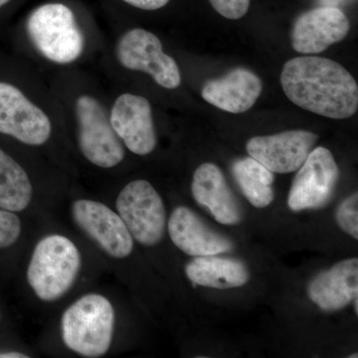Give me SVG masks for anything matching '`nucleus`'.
Listing matches in <instances>:
<instances>
[{
	"mask_svg": "<svg viewBox=\"0 0 358 358\" xmlns=\"http://www.w3.org/2000/svg\"><path fill=\"white\" fill-rule=\"evenodd\" d=\"M55 96L65 134L88 166L112 171L124 164L127 152L110 120L102 77L89 68L45 75Z\"/></svg>",
	"mask_w": 358,
	"mask_h": 358,
	"instance_id": "1",
	"label": "nucleus"
},
{
	"mask_svg": "<svg viewBox=\"0 0 358 358\" xmlns=\"http://www.w3.org/2000/svg\"><path fill=\"white\" fill-rule=\"evenodd\" d=\"M106 39V32L61 1L33 8L15 32L20 57L44 75L96 65Z\"/></svg>",
	"mask_w": 358,
	"mask_h": 358,
	"instance_id": "2",
	"label": "nucleus"
},
{
	"mask_svg": "<svg viewBox=\"0 0 358 358\" xmlns=\"http://www.w3.org/2000/svg\"><path fill=\"white\" fill-rule=\"evenodd\" d=\"M0 70V136L32 150L67 140L62 115L46 76L21 57Z\"/></svg>",
	"mask_w": 358,
	"mask_h": 358,
	"instance_id": "3",
	"label": "nucleus"
},
{
	"mask_svg": "<svg viewBox=\"0 0 358 358\" xmlns=\"http://www.w3.org/2000/svg\"><path fill=\"white\" fill-rule=\"evenodd\" d=\"M281 84L291 102L313 114L345 120L357 112V81L343 66L331 59H291L282 68Z\"/></svg>",
	"mask_w": 358,
	"mask_h": 358,
	"instance_id": "4",
	"label": "nucleus"
},
{
	"mask_svg": "<svg viewBox=\"0 0 358 358\" xmlns=\"http://www.w3.org/2000/svg\"><path fill=\"white\" fill-rule=\"evenodd\" d=\"M106 46L96 67L103 79L124 81L143 75L162 90L174 91L182 84L180 68L164 50L155 32L140 26L106 32Z\"/></svg>",
	"mask_w": 358,
	"mask_h": 358,
	"instance_id": "5",
	"label": "nucleus"
},
{
	"mask_svg": "<svg viewBox=\"0 0 358 358\" xmlns=\"http://www.w3.org/2000/svg\"><path fill=\"white\" fill-rule=\"evenodd\" d=\"M115 322V308L109 299L100 294H85L63 313V343L81 357H103L112 346Z\"/></svg>",
	"mask_w": 358,
	"mask_h": 358,
	"instance_id": "6",
	"label": "nucleus"
},
{
	"mask_svg": "<svg viewBox=\"0 0 358 358\" xmlns=\"http://www.w3.org/2000/svg\"><path fill=\"white\" fill-rule=\"evenodd\" d=\"M82 267V256L69 238L47 235L33 250L28 265V285L42 301L60 300L74 286Z\"/></svg>",
	"mask_w": 358,
	"mask_h": 358,
	"instance_id": "7",
	"label": "nucleus"
},
{
	"mask_svg": "<svg viewBox=\"0 0 358 358\" xmlns=\"http://www.w3.org/2000/svg\"><path fill=\"white\" fill-rule=\"evenodd\" d=\"M103 79V78H102ZM113 129L127 152L152 155L157 147L155 109L147 96L126 84L103 79Z\"/></svg>",
	"mask_w": 358,
	"mask_h": 358,
	"instance_id": "8",
	"label": "nucleus"
},
{
	"mask_svg": "<svg viewBox=\"0 0 358 358\" xmlns=\"http://www.w3.org/2000/svg\"><path fill=\"white\" fill-rule=\"evenodd\" d=\"M115 208L131 237L143 246L162 241L166 228L164 200L155 186L145 179H134L122 188Z\"/></svg>",
	"mask_w": 358,
	"mask_h": 358,
	"instance_id": "9",
	"label": "nucleus"
},
{
	"mask_svg": "<svg viewBox=\"0 0 358 358\" xmlns=\"http://www.w3.org/2000/svg\"><path fill=\"white\" fill-rule=\"evenodd\" d=\"M298 171L289 192V209L298 212L326 206L339 178L333 154L326 148H315Z\"/></svg>",
	"mask_w": 358,
	"mask_h": 358,
	"instance_id": "10",
	"label": "nucleus"
},
{
	"mask_svg": "<svg viewBox=\"0 0 358 358\" xmlns=\"http://www.w3.org/2000/svg\"><path fill=\"white\" fill-rule=\"evenodd\" d=\"M71 213L80 229L106 254L115 259L131 255L133 237L119 214L109 206L95 200L77 199Z\"/></svg>",
	"mask_w": 358,
	"mask_h": 358,
	"instance_id": "11",
	"label": "nucleus"
},
{
	"mask_svg": "<svg viewBox=\"0 0 358 358\" xmlns=\"http://www.w3.org/2000/svg\"><path fill=\"white\" fill-rule=\"evenodd\" d=\"M319 136L308 131H287L272 136H254L247 152L273 173L298 171L313 150Z\"/></svg>",
	"mask_w": 358,
	"mask_h": 358,
	"instance_id": "12",
	"label": "nucleus"
},
{
	"mask_svg": "<svg viewBox=\"0 0 358 358\" xmlns=\"http://www.w3.org/2000/svg\"><path fill=\"white\" fill-rule=\"evenodd\" d=\"M350 29V21L341 9L320 6L296 18L292 30V45L299 53H322L343 41Z\"/></svg>",
	"mask_w": 358,
	"mask_h": 358,
	"instance_id": "13",
	"label": "nucleus"
},
{
	"mask_svg": "<svg viewBox=\"0 0 358 358\" xmlns=\"http://www.w3.org/2000/svg\"><path fill=\"white\" fill-rule=\"evenodd\" d=\"M167 229L173 244L189 256L218 255L233 249L228 238L210 229L192 209L185 206L174 209Z\"/></svg>",
	"mask_w": 358,
	"mask_h": 358,
	"instance_id": "14",
	"label": "nucleus"
},
{
	"mask_svg": "<svg viewBox=\"0 0 358 358\" xmlns=\"http://www.w3.org/2000/svg\"><path fill=\"white\" fill-rule=\"evenodd\" d=\"M192 192L193 199L206 207L217 222L236 225L242 220L239 202L215 164L206 162L197 167L193 174Z\"/></svg>",
	"mask_w": 358,
	"mask_h": 358,
	"instance_id": "15",
	"label": "nucleus"
},
{
	"mask_svg": "<svg viewBox=\"0 0 358 358\" xmlns=\"http://www.w3.org/2000/svg\"><path fill=\"white\" fill-rule=\"evenodd\" d=\"M262 89V82L256 74L245 68H235L225 76L207 82L201 95L218 109L241 114L255 105Z\"/></svg>",
	"mask_w": 358,
	"mask_h": 358,
	"instance_id": "16",
	"label": "nucleus"
},
{
	"mask_svg": "<svg viewBox=\"0 0 358 358\" xmlns=\"http://www.w3.org/2000/svg\"><path fill=\"white\" fill-rule=\"evenodd\" d=\"M310 300L322 310L334 312L350 305L358 294V260L348 259L317 275L308 289Z\"/></svg>",
	"mask_w": 358,
	"mask_h": 358,
	"instance_id": "17",
	"label": "nucleus"
},
{
	"mask_svg": "<svg viewBox=\"0 0 358 358\" xmlns=\"http://www.w3.org/2000/svg\"><path fill=\"white\" fill-rule=\"evenodd\" d=\"M185 273L193 284L218 289L239 288L250 279L243 262L216 255L195 257L186 265Z\"/></svg>",
	"mask_w": 358,
	"mask_h": 358,
	"instance_id": "18",
	"label": "nucleus"
},
{
	"mask_svg": "<svg viewBox=\"0 0 358 358\" xmlns=\"http://www.w3.org/2000/svg\"><path fill=\"white\" fill-rule=\"evenodd\" d=\"M33 192L34 185L28 169L0 147V209L14 213L25 210Z\"/></svg>",
	"mask_w": 358,
	"mask_h": 358,
	"instance_id": "19",
	"label": "nucleus"
},
{
	"mask_svg": "<svg viewBox=\"0 0 358 358\" xmlns=\"http://www.w3.org/2000/svg\"><path fill=\"white\" fill-rule=\"evenodd\" d=\"M232 173L247 200L256 208H265L275 199L274 173L251 157L233 164Z\"/></svg>",
	"mask_w": 358,
	"mask_h": 358,
	"instance_id": "20",
	"label": "nucleus"
},
{
	"mask_svg": "<svg viewBox=\"0 0 358 358\" xmlns=\"http://www.w3.org/2000/svg\"><path fill=\"white\" fill-rule=\"evenodd\" d=\"M336 222L348 235L358 239V195L353 193L343 200L336 211Z\"/></svg>",
	"mask_w": 358,
	"mask_h": 358,
	"instance_id": "21",
	"label": "nucleus"
},
{
	"mask_svg": "<svg viewBox=\"0 0 358 358\" xmlns=\"http://www.w3.org/2000/svg\"><path fill=\"white\" fill-rule=\"evenodd\" d=\"M21 221L14 212L0 209V249L13 246L20 239Z\"/></svg>",
	"mask_w": 358,
	"mask_h": 358,
	"instance_id": "22",
	"label": "nucleus"
},
{
	"mask_svg": "<svg viewBox=\"0 0 358 358\" xmlns=\"http://www.w3.org/2000/svg\"><path fill=\"white\" fill-rule=\"evenodd\" d=\"M220 15L228 20H237L248 13L250 0H209Z\"/></svg>",
	"mask_w": 358,
	"mask_h": 358,
	"instance_id": "23",
	"label": "nucleus"
},
{
	"mask_svg": "<svg viewBox=\"0 0 358 358\" xmlns=\"http://www.w3.org/2000/svg\"><path fill=\"white\" fill-rule=\"evenodd\" d=\"M131 8L143 11H157L164 8L171 0H119Z\"/></svg>",
	"mask_w": 358,
	"mask_h": 358,
	"instance_id": "24",
	"label": "nucleus"
},
{
	"mask_svg": "<svg viewBox=\"0 0 358 358\" xmlns=\"http://www.w3.org/2000/svg\"><path fill=\"white\" fill-rule=\"evenodd\" d=\"M353 1L355 0H319V3L320 6L334 7V8L341 9Z\"/></svg>",
	"mask_w": 358,
	"mask_h": 358,
	"instance_id": "25",
	"label": "nucleus"
},
{
	"mask_svg": "<svg viewBox=\"0 0 358 358\" xmlns=\"http://www.w3.org/2000/svg\"><path fill=\"white\" fill-rule=\"evenodd\" d=\"M28 355L18 352H0V358H28Z\"/></svg>",
	"mask_w": 358,
	"mask_h": 358,
	"instance_id": "26",
	"label": "nucleus"
},
{
	"mask_svg": "<svg viewBox=\"0 0 358 358\" xmlns=\"http://www.w3.org/2000/svg\"><path fill=\"white\" fill-rule=\"evenodd\" d=\"M11 1H13V0H0V13H1L2 9L8 6Z\"/></svg>",
	"mask_w": 358,
	"mask_h": 358,
	"instance_id": "27",
	"label": "nucleus"
},
{
	"mask_svg": "<svg viewBox=\"0 0 358 358\" xmlns=\"http://www.w3.org/2000/svg\"><path fill=\"white\" fill-rule=\"evenodd\" d=\"M355 313H357V315H358V296H357V298H355Z\"/></svg>",
	"mask_w": 358,
	"mask_h": 358,
	"instance_id": "28",
	"label": "nucleus"
},
{
	"mask_svg": "<svg viewBox=\"0 0 358 358\" xmlns=\"http://www.w3.org/2000/svg\"><path fill=\"white\" fill-rule=\"evenodd\" d=\"M350 358H357L358 355L357 353H355V355H352V357H350Z\"/></svg>",
	"mask_w": 358,
	"mask_h": 358,
	"instance_id": "29",
	"label": "nucleus"
}]
</instances>
